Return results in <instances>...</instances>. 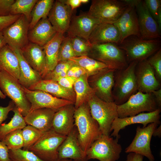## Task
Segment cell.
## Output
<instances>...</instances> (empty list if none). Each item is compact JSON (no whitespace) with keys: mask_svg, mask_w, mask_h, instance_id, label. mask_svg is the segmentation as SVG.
Segmentation results:
<instances>
[{"mask_svg":"<svg viewBox=\"0 0 161 161\" xmlns=\"http://www.w3.org/2000/svg\"><path fill=\"white\" fill-rule=\"evenodd\" d=\"M74 118L79 142L83 150L86 152L102 134L98 123L91 114L87 102L75 109Z\"/></svg>","mask_w":161,"mask_h":161,"instance_id":"obj_1","label":"cell"},{"mask_svg":"<svg viewBox=\"0 0 161 161\" xmlns=\"http://www.w3.org/2000/svg\"><path fill=\"white\" fill-rule=\"evenodd\" d=\"M160 39H145L129 36L118 44L124 52L128 62L146 60L161 49Z\"/></svg>","mask_w":161,"mask_h":161,"instance_id":"obj_2","label":"cell"},{"mask_svg":"<svg viewBox=\"0 0 161 161\" xmlns=\"http://www.w3.org/2000/svg\"><path fill=\"white\" fill-rule=\"evenodd\" d=\"M138 63L136 61L130 62L126 68L117 70L114 76L112 93L114 102L117 105L125 102L137 91L135 71Z\"/></svg>","mask_w":161,"mask_h":161,"instance_id":"obj_3","label":"cell"},{"mask_svg":"<svg viewBox=\"0 0 161 161\" xmlns=\"http://www.w3.org/2000/svg\"><path fill=\"white\" fill-rule=\"evenodd\" d=\"M92 117L98 123L102 134L109 135L112 124L118 117L117 105L114 102L104 101L95 94L87 102Z\"/></svg>","mask_w":161,"mask_h":161,"instance_id":"obj_4","label":"cell"},{"mask_svg":"<svg viewBox=\"0 0 161 161\" xmlns=\"http://www.w3.org/2000/svg\"><path fill=\"white\" fill-rule=\"evenodd\" d=\"M88 56L108 65L117 70L128 65L123 51L117 44L108 43L91 44Z\"/></svg>","mask_w":161,"mask_h":161,"instance_id":"obj_5","label":"cell"},{"mask_svg":"<svg viewBox=\"0 0 161 161\" xmlns=\"http://www.w3.org/2000/svg\"><path fill=\"white\" fill-rule=\"evenodd\" d=\"M118 138L102 134L86 151V159H96L100 161H116L122 151Z\"/></svg>","mask_w":161,"mask_h":161,"instance_id":"obj_6","label":"cell"},{"mask_svg":"<svg viewBox=\"0 0 161 161\" xmlns=\"http://www.w3.org/2000/svg\"><path fill=\"white\" fill-rule=\"evenodd\" d=\"M0 89L6 96L11 99L22 116L25 117L30 111L31 104L18 80L0 71Z\"/></svg>","mask_w":161,"mask_h":161,"instance_id":"obj_7","label":"cell"},{"mask_svg":"<svg viewBox=\"0 0 161 161\" xmlns=\"http://www.w3.org/2000/svg\"><path fill=\"white\" fill-rule=\"evenodd\" d=\"M66 136L60 134L52 129L44 132L29 149L44 161L58 159V149Z\"/></svg>","mask_w":161,"mask_h":161,"instance_id":"obj_8","label":"cell"},{"mask_svg":"<svg viewBox=\"0 0 161 161\" xmlns=\"http://www.w3.org/2000/svg\"><path fill=\"white\" fill-rule=\"evenodd\" d=\"M128 5L123 0H93L87 13L101 23L113 24Z\"/></svg>","mask_w":161,"mask_h":161,"instance_id":"obj_9","label":"cell"},{"mask_svg":"<svg viewBox=\"0 0 161 161\" xmlns=\"http://www.w3.org/2000/svg\"><path fill=\"white\" fill-rule=\"evenodd\" d=\"M118 117L123 118L136 115L144 112H153L159 108L152 93L138 91L123 103L117 105Z\"/></svg>","mask_w":161,"mask_h":161,"instance_id":"obj_10","label":"cell"},{"mask_svg":"<svg viewBox=\"0 0 161 161\" xmlns=\"http://www.w3.org/2000/svg\"><path fill=\"white\" fill-rule=\"evenodd\" d=\"M123 1L128 4H131L135 6L140 38L145 39H160L161 30L149 12L144 0Z\"/></svg>","mask_w":161,"mask_h":161,"instance_id":"obj_11","label":"cell"},{"mask_svg":"<svg viewBox=\"0 0 161 161\" xmlns=\"http://www.w3.org/2000/svg\"><path fill=\"white\" fill-rule=\"evenodd\" d=\"M29 24L26 17L21 15L13 24L2 31L7 44L12 49L21 50L28 44Z\"/></svg>","mask_w":161,"mask_h":161,"instance_id":"obj_12","label":"cell"},{"mask_svg":"<svg viewBox=\"0 0 161 161\" xmlns=\"http://www.w3.org/2000/svg\"><path fill=\"white\" fill-rule=\"evenodd\" d=\"M158 125L151 123L144 128L138 126L134 138L125 150L126 153L134 152L146 157L149 161H154V158L150 147L153 133Z\"/></svg>","mask_w":161,"mask_h":161,"instance_id":"obj_13","label":"cell"},{"mask_svg":"<svg viewBox=\"0 0 161 161\" xmlns=\"http://www.w3.org/2000/svg\"><path fill=\"white\" fill-rule=\"evenodd\" d=\"M23 87L26 97L31 104L29 112L42 108L58 110L65 106L75 104L73 102L58 98L42 91L30 90Z\"/></svg>","mask_w":161,"mask_h":161,"instance_id":"obj_14","label":"cell"},{"mask_svg":"<svg viewBox=\"0 0 161 161\" xmlns=\"http://www.w3.org/2000/svg\"><path fill=\"white\" fill-rule=\"evenodd\" d=\"M161 111V109L158 108L153 112H142L134 116L123 118L117 117L114 120L111 125V132L113 131L111 136L119 139L120 136L119 133L120 131L130 125L141 124L143 126V127L144 128L148 124L151 123L160 124Z\"/></svg>","mask_w":161,"mask_h":161,"instance_id":"obj_15","label":"cell"},{"mask_svg":"<svg viewBox=\"0 0 161 161\" xmlns=\"http://www.w3.org/2000/svg\"><path fill=\"white\" fill-rule=\"evenodd\" d=\"M135 74L138 91L152 93L161 88L160 83L156 78L154 71L147 59L137 63Z\"/></svg>","mask_w":161,"mask_h":161,"instance_id":"obj_16","label":"cell"},{"mask_svg":"<svg viewBox=\"0 0 161 161\" xmlns=\"http://www.w3.org/2000/svg\"><path fill=\"white\" fill-rule=\"evenodd\" d=\"M78 133L75 125L58 149V159H70L74 161H87L86 152L78 141Z\"/></svg>","mask_w":161,"mask_h":161,"instance_id":"obj_17","label":"cell"},{"mask_svg":"<svg viewBox=\"0 0 161 161\" xmlns=\"http://www.w3.org/2000/svg\"><path fill=\"white\" fill-rule=\"evenodd\" d=\"M128 4V7L123 14L113 24L117 27L120 33V38L119 44L131 36L140 37L135 6L131 4Z\"/></svg>","mask_w":161,"mask_h":161,"instance_id":"obj_18","label":"cell"},{"mask_svg":"<svg viewBox=\"0 0 161 161\" xmlns=\"http://www.w3.org/2000/svg\"><path fill=\"white\" fill-rule=\"evenodd\" d=\"M73 11L64 0L54 1L48 19L57 32H66L70 24Z\"/></svg>","mask_w":161,"mask_h":161,"instance_id":"obj_19","label":"cell"},{"mask_svg":"<svg viewBox=\"0 0 161 161\" xmlns=\"http://www.w3.org/2000/svg\"><path fill=\"white\" fill-rule=\"evenodd\" d=\"M101 23L98 19L87 13L72 16L69 27L66 32L70 37L78 36L89 42V38L95 26Z\"/></svg>","mask_w":161,"mask_h":161,"instance_id":"obj_20","label":"cell"},{"mask_svg":"<svg viewBox=\"0 0 161 161\" xmlns=\"http://www.w3.org/2000/svg\"><path fill=\"white\" fill-rule=\"evenodd\" d=\"M117 70L109 69L93 75V87L96 95L102 100L114 101L112 89L114 82V73Z\"/></svg>","mask_w":161,"mask_h":161,"instance_id":"obj_21","label":"cell"},{"mask_svg":"<svg viewBox=\"0 0 161 161\" xmlns=\"http://www.w3.org/2000/svg\"><path fill=\"white\" fill-rule=\"evenodd\" d=\"M74 104L62 107L55 113L52 120V128L55 132L66 136L73 128Z\"/></svg>","mask_w":161,"mask_h":161,"instance_id":"obj_22","label":"cell"},{"mask_svg":"<svg viewBox=\"0 0 161 161\" xmlns=\"http://www.w3.org/2000/svg\"><path fill=\"white\" fill-rule=\"evenodd\" d=\"M120 34L117 27L114 24L100 23L94 28L89 38L91 44L108 43L118 44Z\"/></svg>","mask_w":161,"mask_h":161,"instance_id":"obj_23","label":"cell"},{"mask_svg":"<svg viewBox=\"0 0 161 161\" xmlns=\"http://www.w3.org/2000/svg\"><path fill=\"white\" fill-rule=\"evenodd\" d=\"M57 32L48 18L41 19L29 30L28 38L30 42L43 47L55 35Z\"/></svg>","mask_w":161,"mask_h":161,"instance_id":"obj_24","label":"cell"},{"mask_svg":"<svg viewBox=\"0 0 161 161\" xmlns=\"http://www.w3.org/2000/svg\"><path fill=\"white\" fill-rule=\"evenodd\" d=\"M57 111L46 108L38 109L29 112L24 118L26 124L44 132L52 129L53 117Z\"/></svg>","mask_w":161,"mask_h":161,"instance_id":"obj_25","label":"cell"},{"mask_svg":"<svg viewBox=\"0 0 161 161\" xmlns=\"http://www.w3.org/2000/svg\"><path fill=\"white\" fill-rule=\"evenodd\" d=\"M25 60L36 72L41 77L44 74L45 68V60L43 47L29 42L21 50Z\"/></svg>","mask_w":161,"mask_h":161,"instance_id":"obj_26","label":"cell"},{"mask_svg":"<svg viewBox=\"0 0 161 161\" xmlns=\"http://www.w3.org/2000/svg\"><path fill=\"white\" fill-rule=\"evenodd\" d=\"M28 89L42 91L58 98L75 102L74 91L63 87L56 81L52 80L41 79Z\"/></svg>","mask_w":161,"mask_h":161,"instance_id":"obj_27","label":"cell"},{"mask_svg":"<svg viewBox=\"0 0 161 161\" xmlns=\"http://www.w3.org/2000/svg\"><path fill=\"white\" fill-rule=\"evenodd\" d=\"M0 71L18 80L20 70L17 56L7 44L0 48Z\"/></svg>","mask_w":161,"mask_h":161,"instance_id":"obj_28","label":"cell"},{"mask_svg":"<svg viewBox=\"0 0 161 161\" xmlns=\"http://www.w3.org/2000/svg\"><path fill=\"white\" fill-rule=\"evenodd\" d=\"M65 36L57 32L54 37L43 47L45 60V68L42 78L53 70L58 62V54L60 44Z\"/></svg>","mask_w":161,"mask_h":161,"instance_id":"obj_29","label":"cell"},{"mask_svg":"<svg viewBox=\"0 0 161 161\" xmlns=\"http://www.w3.org/2000/svg\"><path fill=\"white\" fill-rule=\"evenodd\" d=\"M18 58L20 70L19 83L23 87L29 89L42 79L41 75L30 66L23 57L21 50L12 49Z\"/></svg>","mask_w":161,"mask_h":161,"instance_id":"obj_30","label":"cell"},{"mask_svg":"<svg viewBox=\"0 0 161 161\" xmlns=\"http://www.w3.org/2000/svg\"><path fill=\"white\" fill-rule=\"evenodd\" d=\"M88 77L87 75H83L77 78L74 83L75 109L87 103L89 99L95 93V90L90 86L88 82Z\"/></svg>","mask_w":161,"mask_h":161,"instance_id":"obj_31","label":"cell"},{"mask_svg":"<svg viewBox=\"0 0 161 161\" xmlns=\"http://www.w3.org/2000/svg\"><path fill=\"white\" fill-rule=\"evenodd\" d=\"M69 60L83 68L89 76L108 69H115L108 65L87 56L72 58Z\"/></svg>","mask_w":161,"mask_h":161,"instance_id":"obj_32","label":"cell"},{"mask_svg":"<svg viewBox=\"0 0 161 161\" xmlns=\"http://www.w3.org/2000/svg\"><path fill=\"white\" fill-rule=\"evenodd\" d=\"M54 1L53 0H38L31 12L29 30L41 19L47 18Z\"/></svg>","mask_w":161,"mask_h":161,"instance_id":"obj_33","label":"cell"},{"mask_svg":"<svg viewBox=\"0 0 161 161\" xmlns=\"http://www.w3.org/2000/svg\"><path fill=\"white\" fill-rule=\"evenodd\" d=\"M12 111L14 113L13 117L7 123L1 124L0 126V141L9 133L18 129H22L26 126L24 117L15 106Z\"/></svg>","mask_w":161,"mask_h":161,"instance_id":"obj_34","label":"cell"},{"mask_svg":"<svg viewBox=\"0 0 161 161\" xmlns=\"http://www.w3.org/2000/svg\"><path fill=\"white\" fill-rule=\"evenodd\" d=\"M37 1L38 0H15L11 6L10 14L24 15L30 23L31 19L32 11Z\"/></svg>","mask_w":161,"mask_h":161,"instance_id":"obj_35","label":"cell"},{"mask_svg":"<svg viewBox=\"0 0 161 161\" xmlns=\"http://www.w3.org/2000/svg\"><path fill=\"white\" fill-rule=\"evenodd\" d=\"M22 133L24 142L23 149L28 150L44 132L32 126L28 125L22 129Z\"/></svg>","mask_w":161,"mask_h":161,"instance_id":"obj_36","label":"cell"},{"mask_svg":"<svg viewBox=\"0 0 161 161\" xmlns=\"http://www.w3.org/2000/svg\"><path fill=\"white\" fill-rule=\"evenodd\" d=\"M1 141L7 147L9 150L21 149L24 145L22 129L17 130L9 133Z\"/></svg>","mask_w":161,"mask_h":161,"instance_id":"obj_37","label":"cell"},{"mask_svg":"<svg viewBox=\"0 0 161 161\" xmlns=\"http://www.w3.org/2000/svg\"><path fill=\"white\" fill-rule=\"evenodd\" d=\"M73 64V62L69 60L58 62L53 69L46 74L42 79L55 80L59 78L66 76L68 70Z\"/></svg>","mask_w":161,"mask_h":161,"instance_id":"obj_38","label":"cell"},{"mask_svg":"<svg viewBox=\"0 0 161 161\" xmlns=\"http://www.w3.org/2000/svg\"><path fill=\"white\" fill-rule=\"evenodd\" d=\"M70 38L72 47L76 57L88 56L91 47L89 42L78 36Z\"/></svg>","mask_w":161,"mask_h":161,"instance_id":"obj_39","label":"cell"},{"mask_svg":"<svg viewBox=\"0 0 161 161\" xmlns=\"http://www.w3.org/2000/svg\"><path fill=\"white\" fill-rule=\"evenodd\" d=\"M9 155L11 161H44L32 152L21 149L9 150Z\"/></svg>","mask_w":161,"mask_h":161,"instance_id":"obj_40","label":"cell"},{"mask_svg":"<svg viewBox=\"0 0 161 161\" xmlns=\"http://www.w3.org/2000/svg\"><path fill=\"white\" fill-rule=\"evenodd\" d=\"M76 57L72 45L71 38L64 37L59 48L58 54V62L69 60L72 58Z\"/></svg>","mask_w":161,"mask_h":161,"instance_id":"obj_41","label":"cell"},{"mask_svg":"<svg viewBox=\"0 0 161 161\" xmlns=\"http://www.w3.org/2000/svg\"><path fill=\"white\" fill-rule=\"evenodd\" d=\"M146 5L151 15L161 28V0H145Z\"/></svg>","mask_w":161,"mask_h":161,"instance_id":"obj_42","label":"cell"},{"mask_svg":"<svg viewBox=\"0 0 161 161\" xmlns=\"http://www.w3.org/2000/svg\"><path fill=\"white\" fill-rule=\"evenodd\" d=\"M149 64L153 69L157 80H161V49H160L147 59Z\"/></svg>","mask_w":161,"mask_h":161,"instance_id":"obj_43","label":"cell"},{"mask_svg":"<svg viewBox=\"0 0 161 161\" xmlns=\"http://www.w3.org/2000/svg\"><path fill=\"white\" fill-rule=\"evenodd\" d=\"M77 78L69 76L58 78L56 81L61 86L68 90L74 91V83Z\"/></svg>","mask_w":161,"mask_h":161,"instance_id":"obj_44","label":"cell"},{"mask_svg":"<svg viewBox=\"0 0 161 161\" xmlns=\"http://www.w3.org/2000/svg\"><path fill=\"white\" fill-rule=\"evenodd\" d=\"M21 15H9L5 16H0V31H2L13 24Z\"/></svg>","mask_w":161,"mask_h":161,"instance_id":"obj_45","label":"cell"},{"mask_svg":"<svg viewBox=\"0 0 161 161\" xmlns=\"http://www.w3.org/2000/svg\"><path fill=\"white\" fill-rule=\"evenodd\" d=\"M86 75L87 74L83 68L73 63L67 72V76L78 78Z\"/></svg>","mask_w":161,"mask_h":161,"instance_id":"obj_46","label":"cell"},{"mask_svg":"<svg viewBox=\"0 0 161 161\" xmlns=\"http://www.w3.org/2000/svg\"><path fill=\"white\" fill-rule=\"evenodd\" d=\"M15 0H0V16L10 14V10Z\"/></svg>","mask_w":161,"mask_h":161,"instance_id":"obj_47","label":"cell"},{"mask_svg":"<svg viewBox=\"0 0 161 161\" xmlns=\"http://www.w3.org/2000/svg\"><path fill=\"white\" fill-rule=\"evenodd\" d=\"M15 106V105L12 100L9 102L8 105L6 107L0 106V126L2 122L7 117L9 112L12 111Z\"/></svg>","mask_w":161,"mask_h":161,"instance_id":"obj_48","label":"cell"},{"mask_svg":"<svg viewBox=\"0 0 161 161\" xmlns=\"http://www.w3.org/2000/svg\"><path fill=\"white\" fill-rule=\"evenodd\" d=\"M7 147L0 141V161H11Z\"/></svg>","mask_w":161,"mask_h":161,"instance_id":"obj_49","label":"cell"},{"mask_svg":"<svg viewBox=\"0 0 161 161\" xmlns=\"http://www.w3.org/2000/svg\"><path fill=\"white\" fill-rule=\"evenodd\" d=\"M129 153L125 161H143V156L133 152Z\"/></svg>","mask_w":161,"mask_h":161,"instance_id":"obj_50","label":"cell"},{"mask_svg":"<svg viewBox=\"0 0 161 161\" xmlns=\"http://www.w3.org/2000/svg\"><path fill=\"white\" fill-rule=\"evenodd\" d=\"M64 1L73 10L79 7L81 4L80 0H64Z\"/></svg>","mask_w":161,"mask_h":161,"instance_id":"obj_51","label":"cell"},{"mask_svg":"<svg viewBox=\"0 0 161 161\" xmlns=\"http://www.w3.org/2000/svg\"><path fill=\"white\" fill-rule=\"evenodd\" d=\"M152 93L154 95L157 106L159 108L161 109V89L155 90L152 92Z\"/></svg>","mask_w":161,"mask_h":161,"instance_id":"obj_52","label":"cell"},{"mask_svg":"<svg viewBox=\"0 0 161 161\" xmlns=\"http://www.w3.org/2000/svg\"><path fill=\"white\" fill-rule=\"evenodd\" d=\"M7 44L2 31H0V48Z\"/></svg>","mask_w":161,"mask_h":161,"instance_id":"obj_53","label":"cell"},{"mask_svg":"<svg viewBox=\"0 0 161 161\" xmlns=\"http://www.w3.org/2000/svg\"><path fill=\"white\" fill-rule=\"evenodd\" d=\"M152 136H157L160 138L161 137V124L158 127H157L154 130L152 134Z\"/></svg>","mask_w":161,"mask_h":161,"instance_id":"obj_54","label":"cell"},{"mask_svg":"<svg viewBox=\"0 0 161 161\" xmlns=\"http://www.w3.org/2000/svg\"><path fill=\"white\" fill-rule=\"evenodd\" d=\"M6 97V96L2 93L1 89H0V98L1 99H4Z\"/></svg>","mask_w":161,"mask_h":161,"instance_id":"obj_55","label":"cell"},{"mask_svg":"<svg viewBox=\"0 0 161 161\" xmlns=\"http://www.w3.org/2000/svg\"><path fill=\"white\" fill-rule=\"evenodd\" d=\"M55 161H73L71 159L69 160V159H58Z\"/></svg>","mask_w":161,"mask_h":161,"instance_id":"obj_56","label":"cell"},{"mask_svg":"<svg viewBox=\"0 0 161 161\" xmlns=\"http://www.w3.org/2000/svg\"><path fill=\"white\" fill-rule=\"evenodd\" d=\"M81 4H86L89 1V0H80Z\"/></svg>","mask_w":161,"mask_h":161,"instance_id":"obj_57","label":"cell"}]
</instances>
